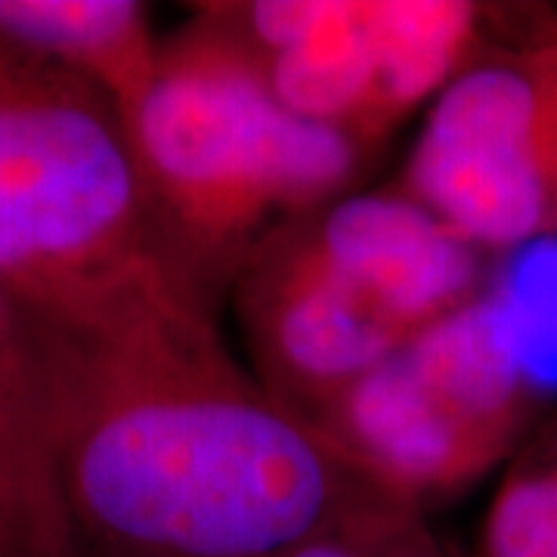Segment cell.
Instances as JSON below:
<instances>
[{
	"mask_svg": "<svg viewBox=\"0 0 557 557\" xmlns=\"http://www.w3.org/2000/svg\"><path fill=\"white\" fill-rule=\"evenodd\" d=\"M40 344L62 508L94 555L285 557L394 502L226 341Z\"/></svg>",
	"mask_w": 557,
	"mask_h": 557,
	"instance_id": "obj_1",
	"label": "cell"
},
{
	"mask_svg": "<svg viewBox=\"0 0 557 557\" xmlns=\"http://www.w3.org/2000/svg\"><path fill=\"white\" fill-rule=\"evenodd\" d=\"M0 278L40 335L218 344V300L180 263L97 87L0 40Z\"/></svg>",
	"mask_w": 557,
	"mask_h": 557,
	"instance_id": "obj_2",
	"label": "cell"
},
{
	"mask_svg": "<svg viewBox=\"0 0 557 557\" xmlns=\"http://www.w3.org/2000/svg\"><path fill=\"white\" fill-rule=\"evenodd\" d=\"M124 131L164 239L214 300L260 242L354 193L372 159L347 134L285 109L199 13L161 38L156 78Z\"/></svg>",
	"mask_w": 557,
	"mask_h": 557,
	"instance_id": "obj_3",
	"label": "cell"
},
{
	"mask_svg": "<svg viewBox=\"0 0 557 557\" xmlns=\"http://www.w3.org/2000/svg\"><path fill=\"white\" fill-rule=\"evenodd\" d=\"M539 416L518 317L490 288L357 381L317 428L428 518L518 456Z\"/></svg>",
	"mask_w": 557,
	"mask_h": 557,
	"instance_id": "obj_4",
	"label": "cell"
},
{
	"mask_svg": "<svg viewBox=\"0 0 557 557\" xmlns=\"http://www.w3.org/2000/svg\"><path fill=\"white\" fill-rule=\"evenodd\" d=\"M193 13L220 28L285 109L335 127L369 156L474 60V0H223Z\"/></svg>",
	"mask_w": 557,
	"mask_h": 557,
	"instance_id": "obj_5",
	"label": "cell"
},
{
	"mask_svg": "<svg viewBox=\"0 0 557 557\" xmlns=\"http://www.w3.org/2000/svg\"><path fill=\"white\" fill-rule=\"evenodd\" d=\"M399 189L483 255L557 236V10L508 3L428 106Z\"/></svg>",
	"mask_w": 557,
	"mask_h": 557,
	"instance_id": "obj_6",
	"label": "cell"
},
{
	"mask_svg": "<svg viewBox=\"0 0 557 557\" xmlns=\"http://www.w3.org/2000/svg\"><path fill=\"white\" fill-rule=\"evenodd\" d=\"M251 375L319 424L409 338L310 236L304 218L260 242L230 288Z\"/></svg>",
	"mask_w": 557,
	"mask_h": 557,
	"instance_id": "obj_7",
	"label": "cell"
},
{
	"mask_svg": "<svg viewBox=\"0 0 557 557\" xmlns=\"http://www.w3.org/2000/svg\"><path fill=\"white\" fill-rule=\"evenodd\" d=\"M72 545L53 465L44 344L0 278V557H65Z\"/></svg>",
	"mask_w": 557,
	"mask_h": 557,
	"instance_id": "obj_8",
	"label": "cell"
},
{
	"mask_svg": "<svg viewBox=\"0 0 557 557\" xmlns=\"http://www.w3.org/2000/svg\"><path fill=\"white\" fill-rule=\"evenodd\" d=\"M0 40L97 87L121 121L159 69L161 38L137 0H0Z\"/></svg>",
	"mask_w": 557,
	"mask_h": 557,
	"instance_id": "obj_9",
	"label": "cell"
},
{
	"mask_svg": "<svg viewBox=\"0 0 557 557\" xmlns=\"http://www.w3.org/2000/svg\"><path fill=\"white\" fill-rule=\"evenodd\" d=\"M471 557H557V437L508 461Z\"/></svg>",
	"mask_w": 557,
	"mask_h": 557,
	"instance_id": "obj_10",
	"label": "cell"
},
{
	"mask_svg": "<svg viewBox=\"0 0 557 557\" xmlns=\"http://www.w3.org/2000/svg\"><path fill=\"white\" fill-rule=\"evenodd\" d=\"M285 557H461L431 520L397 502H379L304 539Z\"/></svg>",
	"mask_w": 557,
	"mask_h": 557,
	"instance_id": "obj_11",
	"label": "cell"
},
{
	"mask_svg": "<svg viewBox=\"0 0 557 557\" xmlns=\"http://www.w3.org/2000/svg\"><path fill=\"white\" fill-rule=\"evenodd\" d=\"M65 557H100V555H94L90 548H84L78 539H75V545H72V548L65 552Z\"/></svg>",
	"mask_w": 557,
	"mask_h": 557,
	"instance_id": "obj_12",
	"label": "cell"
}]
</instances>
